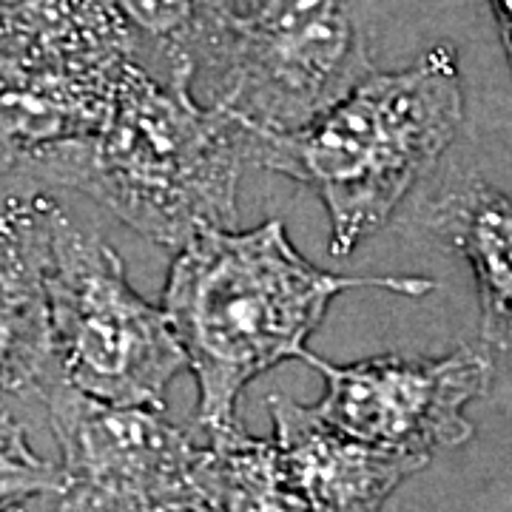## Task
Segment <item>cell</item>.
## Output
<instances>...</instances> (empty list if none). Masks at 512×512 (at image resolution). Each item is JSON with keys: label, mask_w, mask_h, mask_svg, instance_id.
<instances>
[{"label": "cell", "mask_w": 512, "mask_h": 512, "mask_svg": "<svg viewBox=\"0 0 512 512\" xmlns=\"http://www.w3.org/2000/svg\"><path fill=\"white\" fill-rule=\"evenodd\" d=\"M350 288L424 296L427 276H345L299 254L279 220L251 231L214 228L183 245L165 279L163 308L197 382V424H239L242 390L285 359H302L330 302Z\"/></svg>", "instance_id": "cell-1"}, {"label": "cell", "mask_w": 512, "mask_h": 512, "mask_svg": "<svg viewBox=\"0 0 512 512\" xmlns=\"http://www.w3.org/2000/svg\"><path fill=\"white\" fill-rule=\"evenodd\" d=\"M245 165L251 128L126 57L100 120L40 151L23 183L77 188L137 234L180 251L234 222Z\"/></svg>", "instance_id": "cell-2"}, {"label": "cell", "mask_w": 512, "mask_h": 512, "mask_svg": "<svg viewBox=\"0 0 512 512\" xmlns=\"http://www.w3.org/2000/svg\"><path fill=\"white\" fill-rule=\"evenodd\" d=\"M464 120L453 46L441 43L399 72H373L313 123L288 134L251 128V165L308 185L325 202L330 256L379 231Z\"/></svg>", "instance_id": "cell-3"}, {"label": "cell", "mask_w": 512, "mask_h": 512, "mask_svg": "<svg viewBox=\"0 0 512 512\" xmlns=\"http://www.w3.org/2000/svg\"><path fill=\"white\" fill-rule=\"evenodd\" d=\"M370 72L367 0H220L168 86L254 131L288 134Z\"/></svg>", "instance_id": "cell-4"}, {"label": "cell", "mask_w": 512, "mask_h": 512, "mask_svg": "<svg viewBox=\"0 0 512 512\" xmlns=\"http://www.w3.org/2000/svg\"><path fill=\"white\" fill-rule=\"evenodd\" d=\"M43 282L60 376L106 404L163 410L168 384L188 370L183 342L165 308L131 288L120 254L63 205Z\"/></svg>", "instance_id": "cell-5"}, {"label": "cell", "mask_w": 512, "mask_h": 512, "mask_svg": "<svg viewBox=\"0 0 512 512\" xmlns=\"http://www.w3.org/2000/svg\"><path fill=\"white\" fill-rule=\"evenodd\" d=\"M40 404L60 447L55 512H157L194 493L200 447L157 407H120L80 393L57 370Z\"/></svg>", "instance_id": "cell-6"}, {"label": "cell", "mask_w": 512, "mask_h": 512, "mask_svg": "<svg viewBox=\"0 0 512 512\" xmlns=\"http://www.w3.org/2000/svg\"><path fill=\"white\" fill-rule=\"evenodd\" d=\"M325 379L316 413L342 433L384 450L433 461L473 439L467 407L493 387L495 365L487 345H461L444 356L384 353L350 365H333L302 353Z\"/></svg>", "instance_id": "cell-7"}, {"label": "cell", "mask_w": 512, "mask_h": 512, "mask_svg": "<svg viewBox=\"0 0 512 512\" xmlns=\"http://www.w3.org/2000/svg\"><path fill=\"white\" fill-rule=\"evenodd\" d=\"M57 205L23 180L0 183V407L20 396L40 402L57 373L43 282Z\"/></svg>", "instance_id": "cell-8"}, {"label": "cell", "mask_w": 512, "mask_h": 512, "mask_svg": "<svg viewBox=\"0 0 512 512\" xmlns=\"http://www.w3.org/2000/svg\"><path fill=\"white\" fill-rule=\"evenodd\" d=\"M274 441L308 512H382L387 498L430 461L353 439L316 407L268 396Z\"/></svg>", "instance_id": "cell-9"}, {"label": "cell", "mask_w": 512, "mask_h": 512, "mask_svg": "<svg viewBox=\"0 0 512 512\" xmlns=\"http://www.w3.org/2000/svg\"><path fill=\"white\" fill-rule=\"evenodd\" d=\"M433 228L473 268L481 345L512 350V197L481 177L453 185L433 205Z\"/></svg>", "instance_id": "cell-10"}, {"label": "cell", "mask_w": 512, "mask_h": 512, "mask_svg": "<svg viewBox=\"0 0 512 512\" xmlns=\"http://www.w3.org/2000/svg\"><path fill=\"white\" fill-rule=\"evenodd\" d=\"M191 481L214 512H308L274 436L256 439L239 424L208 433Z\"/></svg>", "instance_id": "cell-11"}, {"label": "cell", "mask_w": 512, "mask_h": 512, "mask_svg": "<svg viewBox=\"0 0 512 512\" xmlns=\"http://www.w3.org/2000/svg\"><path fill=\"white\" fill-rule=\"evenodd\" d=\"M126 20L134 52L151 49L163 80L171 83L183 60L185 46L197 35L205 18L214 12L220 0H114Z\"/></svg>", "instance_id": "cell-12"}, {"label": "cell", "mask_w": 512, "mask_h": 512, "mask_svg": "<svg viewBox=\"0 0 512 512\" xmlns=\"http://www.w3.org/2000/svg\"><path fill=\"white\" fill-rule=\"evenodd\" d=\"M60 487L63 467L40 456L29 444L18 416L9 407H0V510L57 495Z\"/></svg>", "instance_id": "cell-13"}, {"label": "cell", "mask_w": 512, "mask_h": 512, "mask_svg": "<svg viewBox=\"0 0 512 512\" xmlns=\"http://www.w3.org/2000/svg\"><path fill=\"white\" fill-rule=\"evenodd\" d=\"M490 6H493L495 26H498V35L504 43V55H507L512 74V0H490Z\"/></svg>", "instance_id": "cell-14"}, {"label": "cell", "mask_w": 512, "mask_h": 512, "mask_svg": "<svg viewBox=\"0 0 512 512\" xmlns=\"http://www.w3.org/2000/svg\"><path fill=\"white\" fill-rule=\"evenodd\" d=\"M157 512H214L202 498H185V501H177V504H168L163 510Z\"/></svg>", "instance_id": "cell-15"}, {"label": "cell", "mask_w": 512, "mask_h": 512, "mask_svg": "<svg viewBox=\"0 0 512 512\" xmlns=\"http://www.w3.org/2000/svg\"><path fill=\"white\" fill-rule=\"evenodd\" d=\"M0 512H26V504H23V507H9V510H0Z\"/></svg>", "instance_id": "cell-16"}]
</instances>
